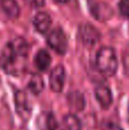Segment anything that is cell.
<instances>
[{
	"mask_svg": "<svg viewBox=\"0 0 129 130\" xmlns=\"http://www.w3.org/2000/svg\"><path fill=\"white\" fill-rule=\"evenodd\" d=\"M29 56V43L24 38L8 41L0 52V66L6 73L18 75L25 70V61Z\"/></svg>",
	"mask_w": 129,
	"mask_h": 130,
	"instance_id": "6da1fadb",
	"label": "cell"
},
{
	"mask_svg": "<svg viewBox=\"0 0 129 130\" xmlns=\"http://www.w3.org/2000/svg\"><path fill=\"white\" fill-rule=\"evenodd\" d=\"M96 69L105 76H113L118 70V58L112 47L104 46L98 49L95 57Z\"/></svg>",
	"mask_w": 129,
	"mask_h": 130,
	"instance_id": "7a4b0ae2",
	"label": "cell"
},
{
	"mask_svg": "<svg viewBox=\"0 0 129 130\" xmlns=\"http://www.w3.org/2000/svg\"><path fill=\"white\" fill-rule=\"evenodd\" d=\"M47 43L58 55H64L68 50V38L64 31L59 27L52 30L47 36Z\"/></svg>",
	"mask_w": 129,
	"mask_h": 130,
	"instance_id": "3957f363",
	"label": "cell"
},
{
	"mask_svg": "<svg viewBox=\"0 0 129 130\" xmlns=\"http://www.w3.org/2000/svg\"><path fill=\"white\" fill-rule=\"evenodd\" d=\"M78 37L80 41L87 47H93L97 45L101 40V32L91 24H82L78 30Z\"/></svg>",
	"mask_w": 129,
	"mask_h": 130,
	"instance_id": "277c9868",
	"label": "cell"
},
{
	"mask_svg": "<svg viewBox=\"0 0 129 130\" xmlns=\"http://www.w3.org/2000/svg\"><path fill=\"white\" fill-rule=\"evenodd\" d=\"M89 10L97 21H106L113 16V9L111 6L102 1L89 2Z\"/></svg>",
	"mask_w": 129,
	"mask_h": 130,
	"instance_id": "5b68a950",
	"label": "cell"
},
{
	"mask_svg": "<svg viewBox=\"0 0 129 130\" xmlns=\"http://www.w3.org/2000/svg\"><path fill=\"white\" fill-rule=\"evenodd\" d=\"M14 98H15V107L17 114L23 120L29 119L30 114H31V106H30L26 92L23 91V90H17L15 92Z\"/></svg>",
	"mask_w": 129,
	"mask_h": 130,
	"instance_id": "8992f818",
	"label": "cell"
},
{
	"mask_svg": "<svg viewBox=\"0 0 129 130\" xmlns=\"http://www.w3.org/2000/svg\"><path fill=\"white\" fill-rule=\"evenodd\" d=\"M65 69L62 65H57L52 70L49 74V86L50 89L55 92H61L65 83Z\"/></svg>",
	"mask_w": 129,
	"mask_h": 130,
	"instance_id": "52a82bcc",
	"label": "cell"
},
{
	"mask_svg": "<svg viewBox=\"0 0 129 130\" xmlns=\"http://www.w3.org/2000/svg\"><path fill=\"white\" fill-rule=\"evenodd\" d=\"M32 23H33L34 29L39 33L46 34L48 33V31L50 30V26H52V17L46 11H39L34 15Z\"/></svg>",
	"mask_w": 129,
	"mask_h": 130,
	"instance_id": "ba28073f",
	"label": "cell"
},
{
	"mask_svg": "<svg viewBox=\"0 0 129 130\" xmlns=\"http://www.w3.org/2000/svg\"><path fill=\"white\" fill-rule=\"evenodd\" d=\"M95 98L103 108H109L113 102L111 89L105 85H100L95 88Z\"/></svg>",
	"mask_w": 129,
	"mask_h": 130,
	"instance_id": "9c48e42d",
	"label": "cell"
},
{
	"mask_svg": "<svg viewBox=\"0 0 129 130\" xmlns=\"http://www.w3.org/2000/svg\"><path fill=\"white\" fill-rule=\"evenodd\" d=\"M37 128L39 130H57L58 123L52 112H42L37 118Z\"/></svg>",
	"mask_w": 129,
	"mask_h": 130,
	"instance_id": "30bf717a",
	"label": "cell"
},
{
	"mask_svg": "<svg viewBox=\"0 0 129 130\" xmlns=\"http://www.w3.org/2000/svg\"><path fill=\"white\" fill-rule=\"evenodd\" d=\"M34 64H36L37 69L41 72H45L49 69L50 64H52V56L46 49H40L36 54L34 57Z\"/></svg>",
	"mask_w": 129,
	"mask_h": 130,
	"instance_id": "8fae6325",
	"label": "cell"
},
{
	"mask_svg": "<svg viewBox=\"0 0 129 130\" xmlns=\"http://www.w3.org/2000/svg\"><path fill=\"white\" fill-rule=\"evenodd\" d=\"M0 7L9 18H17L21 14V8L16 0H0Z\"/></svg>",
	"mask_w": 129,
	"mask_h": 130,
	"instance_id": "7c38bea8",
	"label": "cell"
},
{
	"mask_svg": "<svg viewBox=\"0 0 129 130\" xmlns=\"http://www.w3.org/2000/svg\"><path fill=\"white\" fill-rule=\"evenodd\" d=\"M27 88L34 95H39L45 88V83H43V79L40 74L34 73L31 75L29 80V83H27Z\"/></svg>",
	"mask_w": 129,
	"mask_h": 130,
	"instance_id": "4fadbf2b",
	"label": "cell"
},
{
	"mask_svg": "<svg viewBox=\"0 0 129 130\" xmlns=\"http://www.w3.org/2000/svg\"><path fill=\"white\" fill-rule=\"evenodd\" d=\"M68 101L70 106L75 111H81L85 108V97L81 92L74 91L70 92L68 96Z\"/></svg>",
	"mask_w": 129,
	"mask_h": 130,
	"instance_id": "5bb4252c",
	"label": "cell"
},
{
	"mask_svg": "<svg viewBox=\"0 0 129 130\" xmlns=\"http://www.w3.org/2000/svg\"><path fill=\"white\" fill-rule=\"evenodd\" d=\"M62 130H81L80 120L74 114H68L64 117L61 126Z\"/></svg>",
	"mask_w": 129,
	"mask_h": 130,
	"instance_id": "9a60e30c",
	"label": "cell"
},
{
	"mask_svg": "<svg viewBox=\"0 0 129 130\" xmlns=\"http://www.w3.org/2000/svg\"><path fill=\"white\" fill-rule=\"evenodd\" d=\"M118 8L121 16L129 18V0H120L118 4Z\"/></svg>",
	"mask_w": 129,
	"mask_h": 130,
	"instance_id": "2e32d148",
	"label": "cell"
},
{
	"mask_svg": "<svg viewBox=\"0 0 129 130\" xmlns=\"http://www.w3.org/2000/svg\"><path fill=\"white\" fill-rule=\"evenodd\" d=\"M25 2L31 8H41V7L45 6L46 0H25Z\"/></svg>",
	"mask_w": 129,
	"mask_h": 130,
	"instance_id": "e0dca14e",
	"label": "cell"
},
{
	"mask_svg": "<svg viewBox=\"0 0 129 130\" xmlns=\"http://www.w3.org/2000/svg\"><path fill=\"white\" fill-rule=\"evenodd\" d=\"M102 130H122V128L113 122H106L102 126Z\"/></svg>",
	"mask_w": 129,
	"mask_h": 130,
	"instance_id": "ac0fdd59",
	"label": "cell"
},
{
	"mask_svg": "<svg viewBox=\"0 0 129 130\" xmlns=\"http://www.w3.org/2000/svg\"><path fill=\"white\" fill-rule=\"evenodd\" d=\"M55 2H57V4H65V2H68L69 0H54Z\"/></svg>",
	"mask_w": 129,
	"mask_h": 130,
	"instance_id": "d6986e66",
	"label": "cell"
},
{
	"mask_svg": "<svg viewBox=\"0 0 129 130\" xmlns=\"http://www.w3.org/2000/svg\"><path fill=\"white\" fill-rule=\"evenodd\" d=\"M128 120H129V106H128Z\"/></svg>",
	"mask_w": 129,
	"mask_h": 130,
	"instance_id": "ffe728a7",
	"label": "cell"
}]
</instances>
